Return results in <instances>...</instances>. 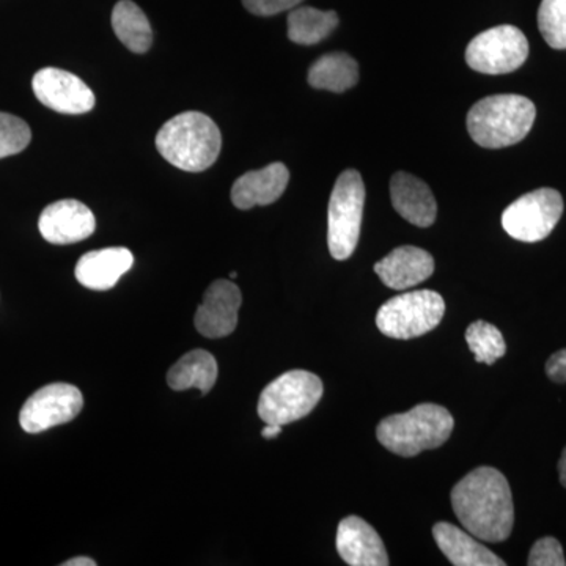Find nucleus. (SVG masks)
I'll return each instance as SVG.
<instances>
[{"label": "nucleus", "mask_w": 566, "mask_h": 566, "mask_svg": "<svg viewBox=\"0 0 566 566\" xmlns=\"http://www.w3.org/2000/svg\"><path fill=\"white\" fill-rule=\"evenodd\" d=\"M452 506L465 531L482 542L502 543L512 535V490L497 469L483 465L469 472L452 490Z\"/></svg>", "instance_id": "1"}, {"label": "nucleus", "mask_w": 566, "mask_h": 566, "mask_svg": "<svg viewBox=\"0 0 566 566\" xmlns=\"http://www.w3.org/2000/svg\"><path fill=\"white\" fill-rule=\"evenodd\" d=\"M156 148L177 169L203 172L218 161L222 148L221 129L208 115L182 112L159 129Z\"/></svg>", "instance_id": "2"}, {"label": "nucleus", "mask_w": 566, "mask_h": 566, "mask_svg": "<svg viewBox=\"0 0 566 566\" xmlns=\"http://www.w3.org/2000/svg\"><path fill=\"white\" fill-rule=\"evenodd\" d=\"M535 117V104L526 96H488L469 111L468 132L480 147L497 150L520 144L531 133Z\"/></svg>", "instance_id": "3"}, {"label": "nucleus", "mask_w": 566, "mask_h": 566, "mask_svg": "<svg viewBox=\"0 0 566 566\" xmlns=\"http://www.w3.org/2000/svg\"><path fill=\"white\" fill-rule=\"evenodd\" d=\"M453 428L455 420L444 406L423 403L382 419L376 438L395 455L411 458L446 444Z\"/></svg>", "instance_id": "4"}, {"label": "nucleus", "mask_w": 566, "mask_h": 566, "mask_svg": "<svg viewBox=\"0 0 566 566\" xmlns=\"http://www.w3.org/2000/svg\"><path fill=\"white\" fill-rule=\"evenodd\" d=\"M365 185L363 175L348 169L338 175L327 211V244L335 260H348L356 251L363 227Z\"/></svg>", "instance_id": "5"}, {"label": "nucleus", "mask_w": 566, "mask_h": 566, "mask_svg": "<svg viewBox=\"0 0 566 566\" xmlns=\"http://www.w3.org/2000/svg\"><path fill=\"white\" fill-rule=\"evenodd\" d=\"M446 314L444 297L433 290H416L398 294L381 305L376 326L382 334L398 340L422 337L441 324Z\"/></svg>", "instance_id": "6"}, {"label": "nucleus", "mask_w": 566, "mask_h": 566, "mask_svg": "<svg viewBox=\"0 0 566 566\" xmlns=\"http://www.w3.org/2000/svg\"><path fill=\"white\" fill-rule=\"evenodd\" d=\"M323 390L322 379L311 371H286L260 395V419L281 427L304 419L322 400Z\"/></svg>", "instance_id": "7"}, {"label": "nucleus", "mask_w": 566, "mask_h": 566, "mask_svg": "<svg viewBox=\"0 0 566 566\" xmlns=\"http://www.w3.org/2000/svg\"><path fill=\"white\" fill-rule=\"evenodd\" d=\"M564 214V199L556 189L542 188L520 197L502 214V227L523 243H538L556 229Z\"/></svg>", "instance_id": "8"}, {"label": "nucleus", "mask_w": 566, "mask_h": 566, "mask_svg": "<svg viewBox=\"0 0 566 566\" xmlns=\"http://www.w3.org/2000/svg\"><path fill=\"white\" fill-rule=\"evenodd\" d=\"M528 57L526 35L515 25H497L479 33L465 50V62L482 74L513 73L524 65Z\"/></svg>", "instance_id": "9"}, {"label": "nucleus", "mask_w": 566, "mask_h": 566, "mask_svg": "<svg viewBox=\"0 0 566 566\" xmlns=\"http://www.w3.org/2000/svg\"><path fill=\"white\" fill-rule=\"evenodd\" d=\"M84 408L81 390L66 382L41 387L25 401L20 412V423L25 433L39 434L57 424L76 419Z\"/></svg>", "instance_id": "10"}, {"label": "nucleus", "mask_w": 566, "mask_h": 566, "mask_svg": "<svg viewBox=\"0 0 566 566\" xmlns=\"http://www.w3.org/2000/svg\"><path fill=\"white\" fill-rule=\"evenodd\" d=\"M32 87L39 102L59 114H87L95 107L91 87L70 71L52 66L40 70L33 76Z\"/></svg>", "instance_id": "11"}, {"label": "nucleus", "mask_w": 566, "mask_h": 566, "mask_svg": "<svg viewBox=\"0 0 566 566\" xmlns=\"http://www.w3.org/2000/svg\"><path fill=\"white\" fill-rule=\"evenodd\" d=\"M241 303V290L232 281L212 282L197 308L196 329L207 338L227 337L237 329Z\"/></svg>", "instance_id": "12"}, {"label": "nucleus", "mask_w": 566, "mask_h": 566, "mask_svg": "<svg viewBox=\"0 0 566 566\" xmlns=\"http://www.w3.org/2000/svg\"><path fill=\"white\" fill-rule=\"evenodd\" d=\"M39 229L48 243L74 244L92 237L96 219L91 208L80 200H59L41 212Z\"/></svg>", "instance_id": "13"}, {"label": "nucleus", "mask_w": 566, "mask_h": 566, "mask_svg": "<svg viewBox=\"0 0 566 566\" xmlns=\"http://www.w3.org/2000/svg\"><path fill=\"white\" fill-rule=\"evenodd\" d=\"M337 551L345 564L352 566L389 565L381 536L359 516L345 517L338 524Z\"/></svg>", "instance_id": "14"}, {"label": "nucleus", "mask_w": 566, "mask_h": 566, "mask_svg": "<svg viewBox=\"0 0 566 566\" xmlns=\"http://www.w3.org/2000/svg\"><path fill=\"white\" fill-rule=\"evenodd\" d=\"M375 273L389 289L403 292L433 275L434 260L423 249L401 245L375 264Z\"/></svg>", "instance_id": "15"}, {"label": "nucleus", "mask_w": 566, "mask_h": 566, "mask_svg": "<svg viewBox=\"0 0 566 566\" xmlns=\"http://www.w3.org/2000/svg\"><path fill=\"white\" fill-rule=\"evenodd\" d=\"M390 199L395 211L412 226L427 229L438 216V203L427 182L406 172H397L390 180Z\"/></svg>", "instance_id": "16"}, {"label": "nucleus", "mask_w": 566, "mask_h": 566, "mask_svg": "<svg viewBox=\"0 0 566 566\" xmlns=\"http://www.w3.org/2000/svg\"><path fill=\"white\" fill-rule=\"evenodd\" d=\"M289 167L282 163H273L260 170L244 174L234 181L232 188V202L240 210L266 207L277 202L289 186Z\"/></svg>", "instance_id": "17"}, {"label": "nucleus", "mask_w": 566, "mask_h": 566, "mask_svg": "<svg viewBox=\"0 0 566 566\" xmlns=\"http://www.w3.org/2000/svg\"><path fill=\"white\" fill-rule=\"evenodd\" d=\"M133 264L134 255L129 249L107 248L82 255L74 274L85 289L106 292L117 285Z\"/></svg>", "instance_id": "18"}, {"label": "nucleus", "mask_w": 566, "mask_h": 566, "mask_svg": "<svg viewBox=\"0 0 566 566\" xmlns=\"http://www.w3.org/2000/svg\"><path fill=\"white\" fill-rule=\"evenodd\" d=\"M433 536L439 549L455 566H505L501 557L488 549L474 535L450 523H438Z\"/></svg>", "instance_id": "19"}, {"label": "nucleus", "mask_w": 566, "mask_h": 566, "mask_svg": "<svg viewBox=\"0 0 566 566\" xmlns=\"http://www.w3.org/2000/svg\"><path fill=\"white\" fill-rule=\"evenodd\" d=\"M216 379H218V363L214 356L205 349H193L185 354L167 374V385L178 392L199 389L207 395L214 387Z\"/></svg>", "instance_id": "20"}, {"label": "nucleus", "mask_w": 566, "mask_h": 566, "mask_svg": "<svg viewBox=\"0 0 566 566\" xmlns=\"http://www.w3.org/2000/svg\"><path fill=\"white\" fill-rule=\"evenodd\" d=\"M359 82V65L346 52L324 54L308 70V84L318 91L344 93Z\"/></svg>", "instance_id": "21"}, {"label": "nucleus", "mask_w": 566, "mask_h": 566, "mask_svg": "<svg viewBox=\"0 0 566 566\" xmlns=\"http://www.w3.org/2000/svg\"><path fill=\"white\" fill-rule=\"evenodd\" d=\"M112 29L117 39L136 54L151 48L153 31L147 14L133 0H120L112 11Z\"/></svg>", "instance_id": "22"}, {"label": "nucleus", "mask_w": 566, "mask_h": 566, "mask_svg": "<svg viewBox=\"0 0 566 566\" xmlns=\"http://www.w3.org/2000/svg\"><path fill=\"white\" fill-rule=\"evenodd\" d=\"M289 39L303 46L318 44L337 29L338 14L334 10L323 11L314 7H296L289 14Z\"/></svg>", "instance_id": "23"}, {"label": "nucleus", "mask_w": 566, "mask_h": 566, "mask_svg": "<svg viewBox=\"0 0 566 566\" xmlns=\"http://www.w3.org/2000/svg\"><path fill=\"white\" fill-rule=\"evenodd\" d=\"M465 342L479 364L493 365L506 353L504 335L494 324L482 322V319L468 327Z\"/></svg>", "instance_id": "24"}, {"label": "nucleus", "mask_w": 566, "mask_h": 566, "mask_svg": "<svg viewBox=\"0 0 566 566\" xmlns=\"http://www.w3.org/2000/svg\"><path fill=\"white\" fill-rule=\"evenodd\" d=\"M538 29L554 50H566V0H542Z\"/></svg>", "instance_id": "25"}, {"label": "nucleus", "mask_w": 566, "mask_h": 566, "mask_svg": "<svg viewBox=\"0 0 566 566\" xmlns=\"http://www.w3.org/2000/svg\"><path fill=\"white\" fill-rule=\"evenodd\" d=\"M31 139L32 132L28 123L17 115L0 112V159L25 150Z\"/></svg>", "instance_id": "26"}, {"label": "nucleus", "mask_w": 566, "mask_h": 566, "mask_svg": "<svg viewBox=\"0 0 566 566\" xmlns=\"http://www.w3.org/2000/svg\"><path fill=\"white\" fill-rule=\"evenodd\" d=\"M527 564L531 566H565L564 547L554 536H545L532 546Z\"/></svg>", "instance_id": "27"}, {"label": "nucleus", "mask_w": 566, "mask_h": 566, "mask_svg": "<svg viewBox=\"0 0 566 566\" xmlns=\"http://www.w3.org/2000/svg\"><path fill=\"white\" fill-rule=\"evenodd\" d=\"M304 0H243L244 9L256 17H274L283 11H292Z\"/></svg>", "instance_id": "28"}, {"label": "nucleus", "mask_w": 566, "mask_h": 566, "mask_svg": "<svg viewBox=\"0 0 566 566\" xmlns=\"http://www.w3.org/2000/svg\"><path fill=\"white\" fill-rule=\"evenodd\" d=\"M547 378L557 385H565L566 382V348L560 352L554 353L546 363Z\"/></svg>", "instance_id": "29"}, {"label": "nucleus", "mask_w": 566, "mask_h": 566, "mask_svg": "<svg viewBox=\"0 0 566 566\" xmlns=\"http://www.w3.org/2000/svg\"><path fill=\"white\" fill-rule=\"evenodd\" d=\"M281 433H282L281 424L266 423V427H264L263 431H262V436L264 439H274V438H277V436Z\"/></svg>", "instance_id": "30"}, {"label": "nucleus", "mask_w": 566, "mask_h": 566, "mask_svg": "<svg viewBox=\"0 0 566 566\" xmlns=\"http://www.w3.org/2000/svg\"><path fill=\"white\" fill-rule=\"evenodd\" d=\"M63 566H96V562L88 557H74L65 562Z\"/></svg>", "instance_id": "31"}, {"label": "nucleus", "mask_w": 566, "mask_h": 566, "mask_svg": "<svg viewBox=\"0 0 566 566\" xmlns=\"http://www.w3.org/2000/svg\"><path fill=\"white\" fill-rule=\"evenodd\" d=\"M558 475H560V483L566 488V447L562 453L560 461H558Z\"/></svg>", "instance_id": "32"}, {"label": "nucleus", "mask_w": 566, "mask_h": 566, "mask_svg": "<svg viewBox=\"0 0 566 566\" xmlns=\"http://www.w3.org/2000/svg\"><path fill=\"white\" fill-rule=\"evenodd\" d=\"M237 275H238L237 273H232V274H230V279H237Z\"/></svg>", "instance_id": "33"}]
</instances>
